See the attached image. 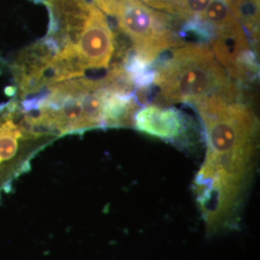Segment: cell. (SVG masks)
<instances>
[{
  "label": "cell",
  "mask_w": 260,
  "mask_h": 260,
  "mask_svg": "<svg viewBox=\"0 0 260 260\" xmlns=\"http://www.w3.org/2000/svg\"><path fill=\"white\" fill-rule=\"evenodd\" d=\"M194 108L206 138L205 162L195 179L196 194L208 230L214 233L237 223L242 195L253 166L258 122L241 100H211Z\"/></svg>",
  "instance_id": "obj_1"
},
{
  "label": "cell",
  "mask_w": 260,
  "mask_h": 260,
  "mask_svg": "<svg viewBox=\"0 0 260 260\" xmlns=\"http://www.w3.org/2000/svg\"><path fill=\"white\" fill-rule=\"evenodd\" d=\"M152 99L157 105L241 100L240 88L205 44L188 43L172 48L154 64Z\"/></svg>",
  "instance_id": "obj_2"
},
{
  "label": "cell",
  "mask_w": 260,
  "mask_h": 260,
  "mask_svg": "<svg viewBox=\"0 0 260 260\" xmlns=\"http://www.w3.org/2000/svg\"><path fill=\"white\" fill-rule=\"evenodd\" d=\"M107 18L114 19L119 32L132 44V56L152 66L164 52L182 45L174 19L141 0H93Z\"/></svg>",
  "instance_id": "obj_3"
},
{
  "label": "cell",
  "mask_w": 260,
  "mask_h": 260,
  "mask_svg": "<svg viewBox=\"0 0 260 260\" xmlns=\"http://www.w3.org/2000/svg\"><path fill=\"white\" fill-rule=\"evenodd\" d=\"M133 124L143 133L166 141H178L188 130L187 118L178 109L152 104L134 115Z\"/></svg>",
  "instance_id": "obj_4"
},
{
  "label": "cell",
  "mask_w": 260,
  "mask_h": 260,
  "mask_svg": "<svg viewBox=\"0 0 260 260\" xmlns=\"http://www.w3.org/2000/svg\"><path fill=\"white\" fill-rule=\"evenodd\" d=\"M34 2H37V3H44L45 1H47V0H33Z\"/></svg>",
  "instance_id": "obj_5"
}]
</instances>
